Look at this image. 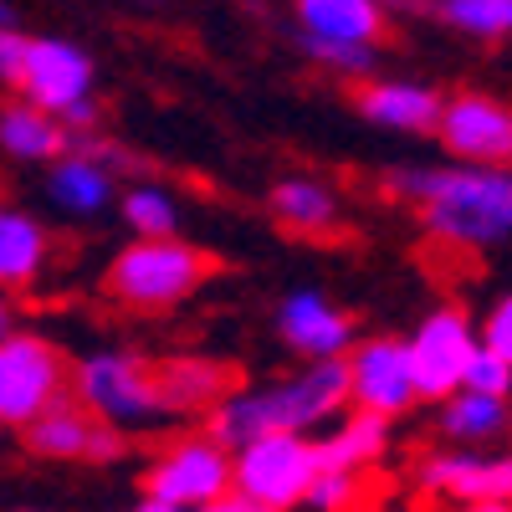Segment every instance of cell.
<instances>
[{
    "mask_svg": "<svg viewBox=\"0 0 512 512\" xmlns=\"http://www.w3.org/2000/svg\"><path fill=\"white\" fill-rule=\"evenodd\" d=\"M344 410H349L344 364L323 359V364H303L297 374L231 390L221 405H210L205 436L221 441L226 451H236L256 436H313Z\"/></svg>",
    "mask_w": 512,
    "mask_h": 512,
    "instance_id": "cell-1",
    "label": "cell"
},
{
    "mask_svg": "<svg viewBox=\"0 0 512 512\" xmlns=\"http://www.w3.org/2000/svg\"><path fill=\"white\" fill-rule=\"evenodd\" d=\"M390 190L420 205V221L456 251H492L512 231V180L507 169L477 164H425L395 169Z\"/></svg>",
    "mask_w": 512,
    "mask_h": 512,
    "instance_id": "cell-2",
    "label": "cell"
},
{
    "mask_svg": "<svg viewBox=\"0 0 512 512\" xmlns=\"http://www.w3.org/2000/svg\"><path fill=\"white\" fill-rule=\"evenodd\" d=\"M205 277H210V256L180 236L128 241L103 272V292L118 308L164 313V308H180L185 297H195L205 287Z\"/></svg>",
    "mask_w": 512,
    "mask_h": 512,
    "instance_id": "cell-3",
    "label": "cell"
},
{
    "mask_svg": "<svg viewBox=\"0 0 512 512\" xmlns=\"http://www.w3.org/2000/svg\"><path fill=\"white\" fill-rule=\"evenodd\" d=\"M98 67L93 57L62 36H26V57H21V77L16 93L26 108L57 118L67 134L98 123V98H93Z\"/></svg>",
    "mask_w": 512,
    "mask_h": 512,
    "instance_id": "cell-4",
    "label": "cell"
},
{
    "mask_svg": "<svg viewBox=\"0 0 512 512\" xmlns=\"http://www.w3.org/2000/svg\"><path fill=\"white\" fill-rule=\"evenodd\" d=\"M67 390H77L72 400L88 410L98 425H108V431H144V425H159L164 420L154 364L139 359V354H128V349H98V354H88V359L72 369Z\"/></svg>",
    "mask_w": 512,
    "mask_h": 512,
    "instance_id": "cell-5",
    "label": "cell"
},
{
    "mask_svg": "<svg viewBox=\"0 0 512 512\" xmlns=\"http://www.w3.org/2000/svg\"><path fill=\"white\" fill-rule=\"evenodd\" d=\"M313 477V436H256L231 451V497L256 512H297Z\"/></svg>",
    "mask_w": 512,
    "mask_h": 512,
    "instance_id": "cell-6",
    "label": "cell"
},
{
    "mask_svg": "<svg viewBox=\"0 0 512 512\" xmlns=\"http://www.w3.org/2000/svg\"><path fill=\"white\" fill-rule=\"evenodd\" d=\"M67 384H72V364L62 359V349L52 338H36V333H11L0 338V425H26L67 400Z\"/></svg>",
    "mask_w": 512,
    "mask_h": 512,
    "instance_id": "cell-7",
    "label": "cell"
},
{
    "mask_svg": "<svg viewBox=\"0 0 512 512\" xmlns=\"http://www.w3.org/2000/svg\"><path fill=\"white\" fill-rule=\"evenodd\" d=\"M144 497L175 512H200L210 502L231 497V451L221 441H210L205 431L180 436L144 466Z\"/></svg>",
    "mask_w": 512,
    "mask_h": 512,
    "instance_id": "cell-8",
    "label": "cell"
},
{
    "mask_svg": "<svg viewBox=\"0 0 512 512\" xmlns=\"http://www.w3.org/2000/svg\"><path fill=\"white\" fill-rule=\"evenodd\" d=\"M472 349H477V323L466 318L456 303L425 313V318L415 323V333L405 338L415 400H446V395H456Z\"/></svg>",
    "mask_w": 512,
    "mask_h": 512,
    "instance_id": "cell-9",
    "label": "cell"
},
{
    "mask_svg": "<svg viewBox=\"0 0 512 512\" xmlns=\"http://www.w3.org/2000/svg\"><path fill=\"white\" fill-rule=\"evenodd\" d=\"M431 134L451 154V164H477V169H507L512 154V113L492 93H451L441 98V118Z\"/></svg>",
    "mask_w": 512,
    "mask_h": 512,
    "instance_id": "cell-10",
    "label": "cell"
},
{
    "mask_svg": "<svg viewBox=\"0 0 512 512\" xmlns=\"http://www.w3.org/2000/svg\"><path fill=\"white\" fill-rule=\"evenodd\" d=\"M344 390H349V410L395 420L405 410H415V379H410V359H405V338H364L344 359Z\"/></svg>",
    "mask_w": 512,
    "mask_h": 512,
    "instance_id": "cell-11",
    "label": "cell"
},
{
    "mask_svg": "<svg viewBox=\"0 0 512 512\" xmlns=\"http://www.w3.org/2000/svg\"><path fill=\"white\" fill-rule=\"evenodd\" d=\"M277 338L303 359V364H323V359H344L354 349V318L323 297L318 287H297L282 297L277 308Z\"/></svg>",
    "mask_w": 512,
    "mask_h": 512,
    "instance_id": "cell-12",
    "label": "cell"
},
{
    "mask_svg": "<svg viewBox=\"0 0 512 512\" xmlns=\"http://www.w3.org/2000/svg\"><path fill=\"white\" fill-rule=\"evenodd\" d=\"M21 441L31 456H47V461H118L123 456V436L98 425L72 395L41 410L21 431Z\"/></svg>",
    "mask_w": 512,
    "mask_h": 512,
    "instance_id": "cell-13",
    "label": "cell"
},
{
    "mask_svg": "<svg viewBox=\"0 0 512 512\" xmlns=\"http://www.w3.org/2000/svg\"><path fill=\"white\" fill-rule=\"evenodd\" d=\"M420 487L431 497H451L456 507L466 502H507L512 497V461L497 451H466V446H446L420 461Z\"/></svg>",
    "mask_w": 512,
    "mask_h": 512,
    "instance_id": "cell-14",
    "label": "cell"
},
{
    "mask_svg": "<svg viewBox=\"0 0 512 512\" xmlns=\"http://www.w3.org/2000/svg\"><path fill=\"white\" fill-rule=\"evenodd\" d=\"M303 41L318 47H379L384 0H292Z\"/></svg>",
    "mask_w": 512,
    "mask_h": 512,
    "instance_id": "cell-15",
    "label": "cell"
},
{
    "mask_svg": "<svg viewBox=\"0 0 512 512\" xmlns=\"http://www.w3.org/2000/svg\"><path fill=\"white\" fill-rule=\"evenodd\" d=\"M359 113L390 134H431L436 118H441V93L431 82H415V77H379L364 82L354 93Z\"/></svg>",
    "mask_w": 512,
    "mask_h": 512,
    "instance_id": "cell-16",
    "label": "cell"
},
{
    "mask_svg": "<svg viewBox=\"0 0 512 512\" xmlns=\"http://www.w3.org/2000/svg\"><path fill=\"white\" fill-rule=\"evenodd\" d=\"M47 195H52V205L62 210V216H72V221L103 216V210L113 205V169H108V159L93 144H82V149L52 159Z\"/></svg>",
    "mask_w": 512,
    "mask_h": 512,
    "instance_id": "cell-17",
    "label": "cell"
},
{
    "mask_svg": "<svg viewBox=\"0 0 512 512\" xmlns=\"http://www.w3.org/2000/svg\"><path fill=\"white\" fill-rule=\"evenodd\" d=\"M390 451V420L364 415V410H344L338 420L323 425V436L313 441L318 472H369V466Z\"/></svg>",
    "mask_w": 512,
    "mask_h": 512,
    "instance_id": "cell-18",
    "label": "cell"
},
{
    "mask_svg": "<svg viewBox=\"0 0 512 512\" xmlns=\"http://www.w3.org/2000/svg\"><path fill=\"white\" fill-rule=\"evenodd\" d=\"M154 384H159V405L164 415H185V410H210L231 395V369L200 354H180L154 364Z\"/></svg>",
    "mask_w": 512,
    "mask_h": 512,
    "instance_id": "cell-19",
    "label": "cell"
},
{
    "mask_svg": "<svg viewBox=\"0 0 512 512\" xmlns=\"http://www.w3.org/2000/svg\"><path fill=\"white\" fill-rule=\"evenodd\" d=\"M47 262H52V236L41 231V221L16 205H0V292L36 287Z\"/></svg>",
    "mask_w": 512,
    "mask_h": 512,
    "instance_id": "cell-20",
    "label": "cell"
},
{
    "mask_svg": "<svg viewBox=\"0 0 512 512\" xmlns=\"http://www.w3.org/2000/svg\"><path fill=\"white\" fill-rule=\"evenodd\" d=\"M272 216L292 231V236H328L338 226V190L328 180H313V175H287L272 185L267 195Z\"/></svg>",
    "mask_w": 512,
    "mask_h": 512,
    "instance_id": "cell-21",
    "label": "cell"
},
{
    "mask_svg": "<svg viewBox=\"0 0 512 512\" xmlns=\"http://www.w3.org/2000/svg\"><path fill=\"white\" fill-rule=\"evenodd\" d=\"M0 149L21 164H47L67 154V128L26 103H11V108H0Z\"/></svg>",
    "mask_w": 512,
    "mask_h": 512,
    "instance_id": "cell-22",
    "label": "cell"
},
{
    "mask_svg": "<svg viewBox=\"0 0 512 512\" xmlns=\"http://www.w3.org/2000/svg\"><path fill=\"white\" fill-rule=\"evenodd\" d=\"M441 436L451 446H466L477 451L497 436H507V400H492V395H472V390H456L441 400Z\"/></svg>",
    "mask_w": 512,
    "mask_h": 512,
    "instance_id": "cell-23",
    "label": "cell"
},
{
    "mask_svg": "<svg viewBox=\"0 0 512 512\" xmlns=\"http://www.w3.org/2000/svg\"><path fill=\"white\" fill-rule=\"evenodd\" d=\"M123 226L134 231V241H164V236H180V200L169 195L164 185H134L123 200Z\"/></svg>",
    "mask_w": 512,
    "mask_h": 512,
    "instance_id": "cell-24",
    "label": "cell"
},
{
    "mask_svg": "<svg viewBox=\"0 0 512 512\" xmlns=\"http://www.w3.org/2000/svg\"><path fill=\"white\" fill-rule=\"evenodd\" d=\"M441 26L472 41H502L512 31V0H431Z\"/></svg>",
    "mask_w": 512,
    "mask_h": 512,
    "instance_id": "cell-25",
    "label": "cell"
},
{
    "mask_svg": "<svg viewBox=\"0 0 512 512\" xmlns=\"http://www.w3.org/2000/svg\"><path fill=\"white\" fill-rule=\"evenodd\" d=\"M364 507V477L359 472H318L303 512H359Z\"/></svg>",
    "mask_w": 512,
    "mask_h": 512,
    "instance_id": "cell-26",
    "label": "cell"
},
{
    "mask_svg": "<svg viewBox=\"0 0 512 512\" xmlns=\"http://www.w3.org/2000/svg\"><path fill=\"white\" fill-rule=\"evenodd\" d=\"M461 390L507 400V395H512V359H497V354H487V349H472V359H466V374H461Z\"/></svg>",
    "mask_w": 512,
    "mask_h": 512,
    "instance_id": "cell-27",
    "label": "cell"
},
{
    "mask_svg": "<svg viewBox=\"0 0 512 512\" xmlns=\"http://www.w3.org/2000/svg\"><path fill=\"white\" fill-rule=\"evenodd\" d=\"M303 52L328 67V72H344V77H369L379 62V47H318V41H303Z\"/></svg>",
    "mask_w": 512,
    "mask_h": 512,
    "instance_id": "cell-28",
    "label": "cell"
},
{
    "mask_svg": "<svg viewBox=\"0 0 512 512\" xmlns=\"http://www.w3.org/2000/svg\"><path fill=\"white\" fill-rule=\"evenodd\" d=\"M477 349H487L497 359H512V297H497L492 303V313L477 328Z\"/></svg>",
    "mask_w": 512,
    "mask_h": 512,
    "instance_id": "cell-29",
    "label": "cell"
},
{
    "mask_svg": "<svg viewBox=\"0 0 512 512\" xmlns=\"http://www.w3.org/2000/svg\"><path fill=\"white\" fill-rule=\"evenodd\" d=\"M21 57H26V36L16 26H0V82H6V88H16Z\"/></svg>",
    "mask_w": 512,
    "mask_h": 512,
    "instance_id": "cell-30",
    "label": "cell"
},
{
    "mask_svg": "<svg viewBox=\"0 0 512 512\" xmlns=\"http://www.w3.org/2000/svg\"><path fill=\"white\" fill-rule=\"evenodd\" d=\"M16 333V303H11V292H0V338H11Z\"/></svg>",
    "mask_w": 512,
    "mask_h": 512,
    "instance_id": "cell-31",
    "label": "cell"
},
{
    "mask_svg": "<svg viewBox=\"0 0 512 512\" xmlns=\"http://www.w3.org/2000/svg\"><path fill=\"white\" fill-rule=\"evenodd\" d=\"M200 512H256V507H246L241 497H221V502H210V507H200Z\"/></svg>",
    "mask_w": 512,
    "mask_h": 512,
    "instance_id": "cell-32",
    "label": "cell"
},
{
    "mask_svg": "<svg viewBox=\"0 0 512 512\" xmlns=\"http://www.w3.org/2000/svg\"><path fill=\"white\" fill-rule=\"evenodd\" d=\"M456 512H512L507 502H466V507H456Z\"/></svg>",
    "mask_w": 512,
    "mask_h": 512,
    "instance_id": "cell-33",
    "label": "cell"
},
{
    "mask_svg": "<svg viewBox=\"0 0 512 512\" xmlns=\"http://www.w3.org/2000/svg\"><path fill=\"white\" fill-rule=\"evenodd\" d=\"M134 512H175V507H164V502H149V497H144V502H139Z\"/></svg>",
    "mask_w": 512,
    "mask_h": 512,
    "instance_id": "cell-34",
    "label": "cell"
},
{
    "mask_svg": "<svg viewBox=\"0 0 512 512\" xmlns=\"http://www.w3.org/2000/svg\"><path fill=\"white\" fill-rule=\"evenodd\" d=\"M0 26H16V16H11V6L0 0Z\"/></svg>",
    "mask_w": 512,
    "mask_h": 512,
    "instance_id": "cell-35",
    "label": "cell"
},
{
    "mask_svg": "<svg viewBox=\"0 0 512 512\" xmlns=\"http://www.w3.org/2000/svg\"><path fill=\"white\" fill-rule=\"evenodd\" d=\"M144 6H154V0H144Z\"/></svg>",
    "mask_w": 512,
    "mask_h": 512,
    "instance_id": "cell-36",
    "label": "cell"
}]
</instances>
